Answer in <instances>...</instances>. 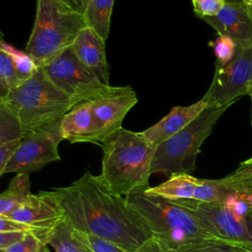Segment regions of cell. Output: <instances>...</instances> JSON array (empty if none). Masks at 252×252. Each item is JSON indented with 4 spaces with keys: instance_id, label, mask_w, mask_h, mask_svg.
Wrapping results in <instances>:
<instances>
[{
    "instance_id": "cell-1",
    "label": "cell",
    "mask_w": 252,
    "mask_h": 252,
    "mask_svg": "<svg viewBox=\"0 0 252 252\" xmlns=\"http://www.w3.org/2000/svg\"><path fill=\"white\" fill-rule=\"evenodd\" d=\"M74 228L135 252L152 234L125 197L113 191L99 175L87 171L68 186L39 191Z\"/></svg>"
},
{
    "instance_id": "cell-2",
    "label": "cell",
    "mask_w": 252,
    "mask_h": 252,
    "mask_svg": "<svg viewBox=\"0 0 252 252\" xmlns=\"http://www.w3.org/2000/svg\"><path fill=\"white\" fill-rule=\"evenodd\" d=\"M102 149L100 176L116 193L126 196L135 189L149 187L156 146L141 132L123 127L108 135Z\"/></svg>"
},
{
    "instance_id": "cell-3",
    "label": "cell",
    "mask_w": 252,
    "mask_h": 252,
    "mask_svg": "<svg viewBox=\"0 0 252 252\" xmlns=\"http://www.w3.org/2000/svg\"><path fill=\"white\" fill-rule=\"evenodd\" d=\"M146 188L131 191L125 199L152 236L166 248L175 252L186 246L217 239L175 201L149 195L145 192Z\"/></svg>"
},
{
    "instance_id": "cell-4",
    "label": "cell",
    "mask_w": 252,
    "mask_h": 252,
    "mask_svg": "<svg viewBox=\"0 0 252 252\" xmlns=\"http://www.w3.org/2000/svg\"><path fill=\"white\" fill-rule=\"evenodd\" d=\"M4 102L17 115L24 137L36 128L62 117L79 103L47 77L42 67L9 91Z\"/></svg>"
},
{
    "instance_id": "cell-5",
    "label": "cell",
    "mask_w": 252,
    "mask_h": 252,
    "mask_svg": "<svg viewBox=\"0 0 252 252\" xmlns=\"http://www.w3.org/2000/svg\"><path fill=\"white\" fill-rule=\"evenodd\" d=\"M85 27L83 15L61 1L37 0L26 52L37 67H42L69 48Z\"/></svg>"
},
{
    "instance_id": "cell-6",
    "label": "cell",
    "mask_w": 252,
    "mask_h": 252,
    "mask_svg": "<svg viewBox=\"0 0 252 252\" xmlns=\"http://www.w3.org/2000/svg\"><path fill=\"white\" fill-rule=\"evenodd\" d=\"M232 104L208 105L190 124L156 146L151 172L166 176L190 174L196 168L197 156L205 140L223 112Z\"/></svg>"
},
{
    "instance_id": "cell-7",
    "label": "cell",
    "mask_w": 252,
    "mask_h": 252,
    "mask_svg": "<svg viewBox=\"0 0 252 252\" xmlns=\"http://www.w3.org/2000/svg\"><path fill=\"white\" fill-rule=\"evenodd\" d=\"M61 119L50 121L25 136L7 162L4 174L14 172L29 175L50 162L60 160L58 146L63 140Z\"/></svg>"
},
{
    "instance_id": "cell-8",
    "label": "cell",
    "mask_w": 252,
    "mask_h": 252,
    "mask_svg": "<svg viewBox=\"0 0 252 252\" xmlns=\"http://www.w3.org/2000/svg\"><path fill=\"white\" fill-rule=\"evenodd\" d=\"M217 239L252 250V212L236 217L223 205L200 202L194 199L173 200Z\"/></svg>"
},
{
    "instance_id": "cell-9",
    "label": "cell",
    "mask_w": 252,
    "mask_h": 252,
    "mask_svg": "<svg viewBox=\"0 0 252 252\" xmlns=\"http://www.w3.org/2000/svg\"><path fill=\"white\" fill-rule=\"evenodd\" d=\"M42 69L55 86L78 102L93 100L110 93L114 88L102 84L70 47L42 66Z\"/></svg>"
},
{
    "instance_id": "cell-10",
    "label": "cell",
    "mask_w": 252,
    "mask_h": 252,
    "mask_svg": "<svg viewBox=\"0 0 252 252\" xmlns=\"http://www.w3.org/2000/svg\"><path fill=\"white\" fill-rule=\"evenodd\" d=\"M252 81V41L236 45L233 57L224 65H216L215 74L205 95L208 105L233 104L247 94Z\"/></svg>"
},
{
    "instance_id": "cell-11",
    "label": "cell",
    "mask_w": 252,
    "mask_h": 252,
    "mask_svg": "<svg viewBox=\"0 0 252 252\" xmlns=\"http://www.w3.org/2000/svg\"><path fill=\"white\" fill-rule=\"evenodd\" d=\"M91 102L100 146L108 135L122 127L125 115L138 102V97L130 86L114 87L110 93Z\"/></svg>"
},
{
    "instance_id": "cell-12",
    "label": "cell",
    "mask_w": 252,
    "mask_h": 252,
    "mask_svg": "<svg viewBox=\"0 0 252 252\" xmlns=\"http://www.w3.org/2000/svg\"><path fill=\"white\" fill-rule=\"evenodd\" d=\"M202 20L218 34L230 37L236 45L252 41V19L247 4L241 1H226L218 14Z\"/></svg>"
},
{
    "instance_id": "cell-13",
    "label": "cell",
    "mask_w": 252,
    "mask_h": 252,
    "mask_svg": "<svg viewBox=\"0 0 252 252\" xmlns=\"http://www.w3.org/2000/svg\"><path fill=\"white\" fill-rule=\"evenodd\" d=\"M6 217L33 227L47 239L52 229L64 219L63 215L39 193L36 195L32 193L24 203Z\"/></svg>"
},
{
    "instance_id": "cell-14",
    "label": "cell",
    "mask_w": 252,
    "mask_h": 252,
    "mask_svg": "<svg viewBox=\"0 0 252 252\" xmlns=\"http://www.w3.org/2000/svg\"><path fill=\"white\" fill-rule=\"evenodd\" d=\"M70 48L102 84L109 85V66L105 55V40L94 30L85 27Z\"/></svg>"
},
{
    "instance_id": "cell-15",
    "label": "cell",
    "mask_w": 252,
    "mask_h": 252,
    "mask_svg": "<svg viewBox=\"0 0 252 252\" xmlns=\"http://www.w3.org/2000/svg\"><path fill=\"white\" fill-rule=\"evenodd\" d=\"M63 140L70 143H94L99 145L96 124L91 100L77 103L61 119Z\"/></svg>"
},
{
    "instance_id": "cell-16",
    "label": "cell",
    "mask_w": 252,
    "mask_h": 252,
    "mask_svg": "<svg viewBox=\"0 0 252 252\" xmlns=\"http://www.w3.org/2000/svg\"><path fill=\"white\" fill-rule=\"evenodd\" d=\"M208 106L202 99L187 106H174L158 122L141 133L154 146H158L190 124Z\"/></svg>"
},
{
    "instance_id": "cell-17",
    "label": "cell",
    "mask_w": 252,
    "mask_h": 252,
    "mask_svg": "<svg viewBox=\"0 0 252 252\" xmlns=\"http://www.w3.org/2000/svg\"><path fill=\"white\" fill-rule=\"evenodd\" d=\"M197 184V178L185 173L174 174L163 183L147 187L145 192L149 195L158 196L167 200H186L193 199Z\"/></svg>"
},
{
    "instance_id": "cell-18",
    "label": "cell",
    "mask_w": 252,
    "mask_h": 252,
    "mask_svg": "<svg viewBox=\"0 0 252 252\" xmlns=\"http://www.w3.org/2000/svg\"><path fill=\"white\" fill-rule=\"evenodd\" d=\"M113 4L114 0H88L83 13L86 27L94 30L105 41L109 34Z\"/></svg>"
},
{
    "instance_id": "cell-19",
    "label": "cell",
    "mask_w": 252,
    "mask_h": 252,
    "mask_svg": "<svg viewBox=\"0 0 252 252\" xmlns=\"http://www.w3.org/2000/svg\"><path fill=\"white\" fill-rule=\"evenodd\" d=\"M48 244L56 252H94L84 240L76 235L73 227L65 219L52 229Z\"/></svg>"
},
{
    "instance_id": "cell-20",
    "label": "cell",
    "mask_w": 252,
    "mask_h": 252,
    "mask_svg": "<svg viewBox=\"0 0 252 252\" xmlns=\"http://www.w3.org/2000/svg\"><path fill=\"white\" fill-rule=\"evenodd\" d=\"M32 194L29 175L16 174L9 186L0 194V216H8Z\"/></svg>"
},
{
    "instance_id": "cell-21",
    "label": "cell",
    "mask_w": 252,
    "mask_h": 252,
    "mask_svg": "<svg viewBox=\"0 0 252 252\" xmlns=\"http://www.w3.org/2000/svg\"><path fill=\"white\" fill-rule=\"evenodd\" d=\"M233 192L224 177L220 179L197 178L193 199L200 202L222 205L226 197Z\"/></svg>"
},
{
    "instance_id": "cell-22",
    "label": "cell",
    "mask_w": 252,
    "mask_h": 252,
    "mask_svg": "<svg viewBox=\"0 0 252 252\" xmlns=\"http://www.w3.org/2000/svg\"><path fill=\"white\" fill-rule=\"evenodd\" d=\"M24 138L21 123L15 112L0 101V146Z\"/></svg>"
},
{
    "instance_id": "cell-23",
    "label": "cell",
    "mask_w": 252,
    "mask_h": 252,
    "mask_svg": "<svg viewBox=\"0 0 252 252\" xmlns=\"http://www.w3.org/2000/svg\"><path fill=\"white\" fill-rule=\"evenodd\" d=\"M0 49L12 57L21 82L30 79L38 68L33 59L26 51L15 48L14 46L5 42L3 39H0Z\"/></svg>"
},
{
    "instance_id": "cell-24",
    "label": "cell",
    "mask_w": 252,
    "mask_h": 252,
    "mask_svg": "<svg viewBox=\"0 0 252 252\" xmlns=\"http://www.w3.org/2000/svg\"><path fill=\"white\" fill-rule=\"evenodd\" d=\"M224 178L234 192L249 193L252 188V162H240L236 170Z\"/></svg>"
},
{
    "instance_id": "cell-25",
    "label": "cell",
    "mask_w": 252,
    "mask_h": 252,
    "mask_svg": "<svg viewBox=\"0 0 252 252\" xmlns=\"http://www.w3.org/2000/svg\"><path fill=\"white\" fill-rule=\"evenodd\" d=\"M222 205L236 217L243 218L252 212V195L243 192H233L226 197Z\"/></svg>"
},
{
    "instance_id": "cell-26",
    "label": "cell",
    "mask_w": 252,
    "mask_h": 252,
    "mask_svg": "<svg viewBox=\"0 0 252 252\" xmlns=\"http://www.w3.org/2000/svg\"><path fill=\"white\" fill-rule=\"evenodd\" d=\"M2 252H49L47 243L34 233L28 232L26 235L9 245Z\"/></svg>"
},
{
    "instance_id": "cell-27",
    "label": "cell",
    "mask_w": 252,
    "mask_h": 252,
    "mask_svg": "<svg viewBox=\"0 0 252 252\" xmlns=\"http://www.w3.org/2000/svg\"><path fill=\"white\" fill-rule=\"evenodd\" d=\"M210 46L213 48L216 55V65L226 64L234 55L236 51L235 42L228 36L219 34L218 37L210 41Z\"/></svg>"
},
{
    "instance_id": "cell-28",
    "label": "cell",
    "mask_w": 252,
    "mask_h": 252,
    "mask_svg": "<svg viewBox=\"0 0 252 252\" xmlns=\"http://www.w3.org/2000/svg\"><path fill=\"white\" fill-rule=\"evenodd\" d=\"M175 252H239V247L219 239H214L186 246Z\"/></svg>"
},
{
    "instance_id": "cell-29",
    "label": "cell",
    "mask_w": 252,
    "mask_h": 252,
    "mask_svg": "<svg viewBox=\"0 0 252 252\" xmlns=\"http://www.w3.org/2000/svg\"><path fill=\"white\" fill-rule=\"evenodd\" d=\"M0 77L7 88L10 90L21 84L17 69L12 57L0 49Z\"/></svg>"
},
{
    "instance_id": "cell-30",
    "label": "cell",
    "mask_w": 252,
    "mask_h": 252,
    "mask_svg": "<svg viewBox=\"0 0 252 252\" xmlns=\"http://www.w3.org/2000/svg\"><path fill=\"white\" fill-rule=\"evenodd\" d=\"M72 226V225H71ZM73 227V226H72ZM74 231L77 236H79L82 240H84L92 249L94 252H128L124 250L122 247L114 244L111 241H108L104 238L93 235V234H87L85 232H82L76 228H74Z\"/></svg>"
},
{
    "instance_id": "cell-31",
    "label": "cell",
    "mask_w": 252,
    "mask_h": 252,
    "mask_svg": "<svg viewBox=\"0 0 252 252\" xmlns=\"http://www.w3.org/2000/svg\"><path fill=\"white\" fill-rule=\"evenodd\" d=\"M225 2V0H192L194 13L200 19L218 14Z\"/></svg>"
},
{
    "instance_id": "cell-32",
    "label": "cell",
    "mask_w": 252,
    "mask_h": 252,
    "mask_svg": "<svg viewBox=\"0 0 252 252\" xmlns=\"http://www.w3.org/2000/svg\"><path fill=\"white\" fill-rule=\"evenodd\" d=\"M16 231H21V232H32L34 233L37 237L42 239L44 242L48 244V239L47 237L39 232L38 230L34 229L33 227L24 224L22 222L16 221L12 219H9L4 216H0V232H16Z\"/></svg>"
},
{
    "instance_id": "cell-33",
    "label": "cell",
    "mask_w": 252,
    "mask_h": 252,
    "mask_svg": "<svg viewBox=\"0 0 252 252\" xmlns=\"http://www.w3.org/2000/svg\"><path fill=\"white\" fill-rule=\"evenodd\" d=\"M21 140H16L0 146V176L4 174V170L7 165V162L9 161L15 150L18 148Z\"/></svg>"
},
{
    "instance_id": "cell-34",
    "label": "cell",
    "mask_w": 252,
    "mask_h": 252,
    "mask_svg": "<svg viewBox=\"0 0 252 252\" xmlns=\"http://www.w3.org/2000/svg\"><path fill=\"white\" fill-rule=\"evenodd\" d=\"M135 252H172L154 237L145 241Z\"/></svg>"
},
{
    "instance_id": "cell-35",
    "label": "cell",
    "mask_w": 252,
    "mask_h": 252,
    "mask_svg": "<svg viewBox=\"0 0 252 252\" xmlns=\"http://www.w3.org/2000/svg\"><path fill=\"white\" fill-rule=\"evenodd\" d=\"M28 232H0V251L7 248L12 243L22 239Z\"/></svg>"
},
{
    "instance_id": "cell-36",
    "label": "cell",
    "mask_w": 252,
    "mask_h": 252,
    "mask_svg": "<svg viewBox=\"0 0 252 252\" xmlns=\"http://www.w3.org/2000/svg\"><path fill=\"white\" fill-rule=\"evenodd\" d=\"M79 14L84 13L88 0H59Z\"/></svg>"
},
{
    "instance_id": "cell-37",
    "label": "cell",
    "mask_w": 252,
    "mask_h": 252,
    "mask_svg": "<svg viewBox=\"0 0 252 252\" xmlns=\"http://www.w3.org/2000/svg\"><path fill=\"white\" fill-rule=\"evenodd\" d=\"M8 93H9V89L7 88V86L4 84V82L0 77V101L5 100V98L8 95Z\"/></svg>"
},
{
    "instance_id": "cell-38",
    "label": "cell",
    "mask_w": 252,
    "mask_h": 252,
    "mask_svg": "<svg viewBox=\"0 0 252 252\" xmlns=\"http://www.w3.org/2000/svg\"><path fill=\"white\" fill-rule=\"evenodd\" d=\"M247 94L250 96V100H251V125H252V81L249 85L248 91H247Z\"/></svg>"
},
{
    "instance_id": "cell-39",
    "label": "cell",
    "mask_w": 252,
    "mask_h": 252,
    "mask_svg": "<svg viewBox=\"0 0 252 252\" xmlns=\"http://www.w3.org/2000/svg\"><path fill=\"white\" fill-rule=\"evenodd\" d=\"M238 247H239V246H238ZM239 252H252V250L246 249V248H243V247H239Z\"/></svg>"
},
{
    "instance_id": "cell-40",
    "label": "cell",
    "mask_w": 252,
    "mask_h": 252,
    "mask_svg": "<svg viewBox=\"0 0 252 252\" xmlns=\"http://www.w3.org/2000/svg\"><path fill=\"white\" fill-rule=\"evenodd\" d=\"M247 7H248V10H249V14L251 16V19H252V3L251 4H247Z\"/></svg>"
},
{
    "instance_id": "cell-41",
    "label": "cell",
    "mask_w": 252,
    "mask_h": 252,
    "mask_svg": "<svg viewBox=\"0 0 252 252\" xmlns=\"http://www.w3.org/2000/svg\"><path fill=\"white\" fill-rule=\"evenodd\" d=\"M239 1H241V2H243L245 4H251L252 3V0H239Z\"/></svg>"
},
{
    "instance_id": "cell-42",
    "label": "cell",
    "mask_w": 252,
    "mask_h": 252,
    "mask_svg": "<svg viewBox=\"0 0 252 252\" xmlns=\"http://www.w3.org/2000/svg\"><path fill=\"white\" fill-rule=\"evenodd\" d=\"M243 163H251L252 162V158H248V159H246V160H244V161H242Z\"/></svg>"
},
{
    "instance_id": "cell-43",
    "label": "cell",
    "mask_w": 252,
    "mask_h": 252,
    "mask_svg": "<svg viewBox=\"0 0 252 252\" xmlns=\"http://www.w3.org/2000/svg\"><path fill=\"white\" fill-rule=\"evenodd\" d=\"M0 39H3V32L0 30Z\"/></svg>"
},
{
    "instance_id": "cell-44",
    "label": "cell",
    "mask_w": 252,
    "mask_h": 252,
    "mask_svg": "<svg viewBox=\"0 0 252 252\" xmlns=\"http://www.w3.org/2000/svg\"><path fill=\"white\" fill-rule=\"evenodd\" d=\"M249 194H251V195H252V188H251V190L249 191Z\"/></svg>"
},
{
    "instance_id": "cell-45",
    "label": "cell",
    "mask_w": 252,
    "mask_h": 252,
    "mask_svg": "<svg viewBox=\"0 0 252 252\" xmlns=\"http://www.w3.org/2000/svg\"><path fill=\"white\" fill-rule=\"evenodd\" d=\"M225 1H239V0H225Z\"/></svg>"
},
{
    "instance_id": "cell-46",
    "label": "cell",
    "mask_w": 252,
    "mask_h": 252,
    "mask_svg": "<svg viewBox=\"0 0 252 252\" xmlns=\"http://www.w3.org/2000/svg\"><path fill=\"white\" fill-rule=\"evenodd\" d=\"M0 252H2V251H0Z\"/></svg>"
},
{
    "instance_id": "cell-47",
    "label": "cell",
    "mask_w": 252,
    "mask_h": 252,
    "mask_svg": "<svg viewBox=\"0 0 252 252\" xmlns=\"http://www.w3.org/2000/svg\"><path fill=\"white\" fill-rule=\"evenodd\" d=\"M251 126H252V125H251Z\"/></svg>"
}]
</instances>
